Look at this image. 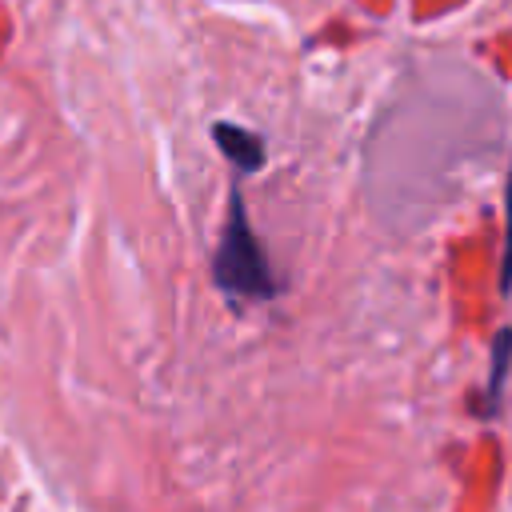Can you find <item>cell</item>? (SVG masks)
Returning a JSON list of instances; mask_svg holds the SVG:
<instances>
[{"label":"cell","instance_id":"6da1fadb","mask_svg":"<svg viewBox=\"0 0 512 512\" xmlns=\"http://www.w3.org/2000/svg\"><path fill=\"white\" fill-rule=\"evenodd\" d=\"M212 276L236 300H272V292H276L272 264H268V256H264V248L248 224L240 196H232V212H228L220 248L212 256Z\"/></svg>","mask_w":512,"mask_h":512},{"label":"cell","instance_id":"7a4b0ae2","mask_svg":"<svg viewBox=\"0 0 512 512\" xmlns=\"http://www.w3.org/2000/svg\"><path fill=\"white\" fill-rule=\"evenodd\" d=\"M212 132H216V140H220L224 156H228V160H232L240 172H256V168L264 164V144H260V136H252L248 128H236V124H216Z\"/></svg>","mask_w":512,"mask_h":512},{"label":"cell","instance_id":"3957f363","mask_svg":"<svg viewBox=\"0 0 512 512\" xmlns=\"http://www.w3.org/2000/svg\"><path fill=\"white\" fill-rule=\"evenodd\" d=\"M508 356H512V332L504 328L500 340H496V356H492V384H488V408L496 404L500 396V384H504V368H508Z\"/></svg>","mask_w":512,"mask_h":512},{"label":"cell","instance_id":"277c9868","mask_svg":"<svg viewBox=\"0 0 512 512\" xmlns=\"http://www.w3.org/2000/svg\"><path fill=\"white\" fill-rule=\"evenodd\" d=\"M504 220H508V228H504V288H512V172H508V204H504Z\"/></svg>","mask_w":512,"mask_h":512}]
</instances>
